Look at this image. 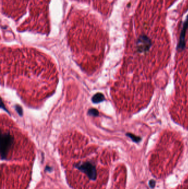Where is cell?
Masks as SVG:
<instances>
[{
    "label": "cell",
    "instance_id": "1",
    "mask_svg": "<svg viewBox=\"0 0 188 189\" xmlns=\"http://www.w3.org/2000/svg\"><path fill=\"white\" fill-rule=\"evenodd\" d=\"M76 170L86 177L88 180L96 181L98 176L96 164L93 161L86 160L79 161L73 165Z\"/></svg>",
    "mask_w": 188,
    "mask_h": 189
},
{
    "label": "cell",
    "instance_id": "2",
    "mask_svg": "<svg viewBox=\"0 0 188 189\" xmlns=\"http://www.w3.org/2000/svg\"><path fill=\"white\" fill-rule=\"evenodd\" d=\"M14 144V137L9 132H1V154L2 160L8 157Z\"/></svg>",
    "mask_w": 188,
    "mask_h": 189
},
{
    "label": "cell",
    "instance_id": "3",
    "mask_svg": "<svg viewBox=\"0 0 188 189\" xmlns=\"http://www.w3.org/2000/svg\"><path fill=\"white\" fill-rule=\"evenodd\" d=\"M152 46L151 40L146 35H141L136 43L137 51L140 53L148 52Z\"/></svg>",
    "mask_w": 188,
    "mask_h": 189
},
{
    "label": "cell",
    "instance_id": "4",
    "mask_svg": "<svg viewBox=\"0 0 188 189\" xmlns=\"http://www.w3.org/2000/svg\"><path fill=\"white\" fill-rule=\"evenodd\" d=\"M188 28V15L186 17L185 21H184L183 28L181 31V33L179 36V41L177 45V50L178 51H182L185 49V35L186 31Z\"/></svg>",
    "mask_w": 188,
    "mask_h": 189
},
{
    "label": "cell",
    "instance_id": "5",
    "mask_svg": "<svg viewBox=\"0 0 188 189\" xmlns=\"http://www.w3.org/2000/svg\"><path fill=\"white\" fill-rule=\"evenodd\" d=\"M104 96L101 93H97L93 96L92 101L95 104H98V103L101 102L104 100Z\"/></svg>",
    "mask_w": 188,
    "mask_h": 189
},
{
    "label": "cell",
    "instance_id": "6",
    "mask_svg": "<svg viewBox=\"0 0 188 189\" xmlns=\"http://www.w3.org/2000/svg\"><path fill=\"white\" fill-rule=\"evenodd\" d=\"M126 135L128 136V137L131 139L133 142H135L136 143H139L141 141V138L132 133H127Z\"/></svg>",
    "mask_w": 188,
    "mask_h": 189
},
{
    "label": "cell",
    "instance_id": "7",
    "mask_svg": "<svg viewBox=\"0 0 188 189\" xmlns=\"http://www.w3.org/2000/svg\"><path fill=\"white\" fill-rule=\"evenodd\" d=\"M88 114L90 116H97L99 115V112L97 111V109L95 108L90 109L88 111Z\"/></svg>",
    "mask_w": 188,
    "mask_h": 189
},
{
    "label": "cell",
    "instance_id": "8",
    "mask_svg": "<svg viewBox=\"0 0 188 189\" xmlns=\"http://www.w3.org/2000/svg\"><path fill=\"white\" fill-rule=\"evenodd\" d=\"M149 185H150V187L152 188H153L154 187H155L156 182L155 180H152V179H151V180H150V181L149 182Z\"/></svg>",
    "mask_w": 188,
    "mask_h": 189
},
{
    "label": "cell",
    "instance_id": "9",
    "mask_svg": "<svg viewBox=\"0 0 188 189\" xmlns=\"http://www.w3.org/2000/svg\"><path fill=\"white\" fill-rule=\"evenodd\" d=\"M16 109H17V112L19 113L20 115H22V109L21 107H20V106H19L18 105H17Z\"/></svg>",
    "mask_w": 188,
    "mask_h": 189
},
{
    "label": "cell",
    "instance_id": "10",
    "mask_svg": "<svg viewBox=\"0 0 188 189\" xmlns=\"http://www.w3.org/2000/svg\"><path fill=\"white\" fill-rule=\"evenodd\" d=\"M185 189H188V188H185Z\"/></svg>",
    "mask_w": 188,
    "mask_h": 189
}]
</instances>
